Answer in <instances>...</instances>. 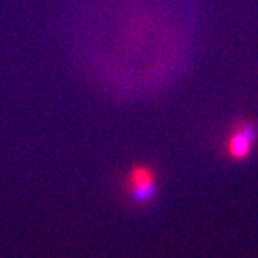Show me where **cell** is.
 <instances>
[{"label":"cell","instance_id":"obj_1","mask_svg":"<svg viewBox=\"0 0 258 258\" xmlns=\"http://www.w3.org/2000/svg\"><path fill=\"white\" fill-rule=\"evenodd\" d=\"M257 139V128L251 122L237 123L225 144V152L231 159H245L251 154Z\"/></svg>","mask_w":258,"mask_h":258},{"label":"cell","instance_id":"obj_2","mask_svg":"<svg viewBox=\"0 0 258 258\" xmlns=\"http://www.w3.org/2000/svg\"><path fill=\"white\" fill-rule=\"evenodd\" d=\"M126 188L132 198L138 203H147L155 195V174L147 165H138L131 169Z\"/></svg>","mask_w":258,"mask_h":258}]
</instances>
